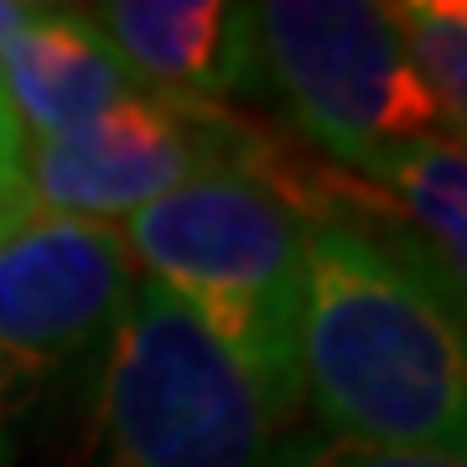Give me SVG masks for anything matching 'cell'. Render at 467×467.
I'll use <instances>...</instances> for the list:
<instances>
[{
  "mask_svg": "<svg viewBox=\"0 0 467 467\" xmlns=\"http://www.w3.org/2000/svg\"><path fill=\"white\" fill-rule=\"evenodd\" d=\"M306 218L301 405L333 441L467 457V312L384 229L358 177L296 161Z\"/></svg>",
  "mask_w": 467,
  "mask_h": 467,
  "instance_id": "obj_1",
  "label": "cell"
},
{
  "mask_svg": "<svg viewBox=\"0 0 467 467\" xmlns=\"http://www.w3.org/2000/svg\"><path fill=\"white\" fill-rule=\"evenodd\" d=\"M119 239L146 265V281L192 306L296 431L306 218L265 177H208L135 208Z\"/></svg>",
  "mask_w": 467,
  "mask_h": 467,
  "instance_id": "obj_2",
  "label": "cell"
},
{
  "mask_svg": "<svg viewBox=\"0 0 467 467\" xmlns=\"http://www.w3.org/2000/svg\"><path fill=\"white\" fill-rule=\"evenodd\" d=\"M285 436L250 368L140 275L99 358V467H270Z\"/></svg>",
  "mask_w": 467,
  "mask_h": 467,
  "instance_id": "obj_3",
  "label": "cell"
},
{
  "mask_svg": "<svg viewBox=\"0 0 467 467\" xmlns=\"http://www.w3.org/2000/svg\"><path fill=\"white\" fill-rule=\"evenodd\" d=\"M250 94H270L312 150L358 177L379 156L441 130L389 5L270 0L250 5Z\"/></svg>",
  "mask_w": 467,
  "mask_h": 467,
  "instance_id": "obj_4",
  "label": "cell"
},
{
  "mask_svg": "<svg viewBox=\"0 0 467 467\" xmlns=\"http://www.w3.org/2000/svg\"><path fill=\"white\" fill-rule=\"evenodd\" d=\"M281 135L250 125L229 104L130 94L63 135L26 140L21 177L32 208L57 218H130L135 208L208 177H275Z\"/></svg>",
  "mask_w": 467,
  "mask_h": 467,
  "instance_id": "obj_5",
  "label": "cell"
},
{
  "mask_svg": "<svg viewBox=\"0 0 467 467\" xmlns=\"http://www.w3.org/2000/svg\"><path fill=\"white\" fill-rule=\"evenodd\" d=\"M135 291L115 223L32 213L0 234V405H26L99 364Z\"/></svg>",
  "mask_w": 467,
  "mask_h": 467,
  "instance_id": "obj_6",
  "label": "cell"
},
{
  "mask_svg": "<svg viewBox=\"0 0 467 467\" xmlns=\"http://www.w3.org/2000/svg\"><path fill=\"white\" fill-rule=\"evenodd\" d=\"M130 78L161 99L223 104L250 94V5L218 0H109L88 11Z\"/></svg>",
  "mask_w": 467,
  "mask_h": 467,
  "instance_id": "obj_7",
  "label": "cell"
},
{
  "mask_svg": "<svg viewBox=\"0 0 467 467\" xmlns=\"http://www.w3.org/2000/svg\"><path fill=\"white\" fill-rule=\"evenodd\" d=\"M0 94L21 135L42 140L104 115L109 104L140 94V84L88 11L32 5V16L0 42Z\"/></svg>",
  "mask_w": 467,
  "mask_h": 467,
  "instance_id": "obj_8",
  "label": "cell"
},
{
  "mask_svg": "<svg viewBox=\"0 0 467 467\" xmlns=\"http://www.w3.org/2000/svg\"><path fill=\"white\" fill-rule=\"evenodd\" d=\"M384 229L431 270L467 312V146L436 130L358 171Z\"/></svg>",
  "mask_w": 467,
  "mask_h": 467,
  "instance_id": "obj_9",
  "label": "cell"
},
{
  "mask_svg": "<svg viewBox=\"0 0 467 467\" xmlns=\"http://www.w3.org/2000/svg\"><path fill=\"white\" fill-rule=\"evenodd\" d=\"M389 21L436 115H447L451 135L467 146V0H400L389 5Z\"/></svg>",
  "mask_w": 467,
  "mask_h": 467,
  "instance_id": "obj_10",
  "label": "cell"
},
{
  "mask_svg": "<svg viewBox=\"0 0 467 467\" xmlns=\"http://www.w3.org/2000/svg\"><path fill=\"white\" fill-rule=\"evenodd\" d=\"M270 467H467V457H436V451H395L364 447V441H333L322 431H291Z\"/></svg>",
  "mask_w": 467,
  "mask_h": 467,
  "instance_id": "obj_11",
  "label": "cell"
},
{
  "mask_svg": "<svg viewBox=\"0 0 467 467\" xmlns=\"http://www.w3.org/2000/svg\"><path fill=\"white\" fill-rule=\"evenodd\" d=\"M32 192H26V177L21 171H5L0 167V234L16 229L21 218H32Z\"/></svg>",
  "mask_w": 467,
  "mask_h": 467,
  "instance_id": "obj_12",
  "label": "cell"
},
{
  "mask_svg": "<svg viewBox=\"0 0 467 467\" xmlns=\"http://www.w3.org/2000/svg\"><path fill=\"white\" fill-rule=\"evenodd\" d=\"M21 150H26V135H21V125H16V115H11L5 94H0V167L21 171Z\"/></svg>",
  "mask_w": 467,
  "mask_h": 467,
  "instance_id": "obj_13",
  "label": "cell"
},
{
  "mask_svg": "<svg viewBox=\"0 0 467 467\" xmlns=\"http://www.w3.org/2000/svg\"><path fill=\"white\" fill-rule=\"evenodd\" d=\"M26 16H32V5H21V0H0V42L16 32Z\"/></svg>",
  "mask_w": 467,
  "mask_h": 467,
  "instance_id": "obj_14",
  "label": "cell"
},
{
  "mask_svg": "<svg viewBox=\"0 0 467 467\" xmlns=\"http://www.w3.org/2000/svg\"><path fill=\"white\" fill-rule=\"evenodd\" d=\"M0 467H5V436H0Z\"/></svg>",
  "mask_w": 467,
  "mask_h": 467,
  "instance_id": "obj_15",
  "label": "cell"
}]
</instances>
